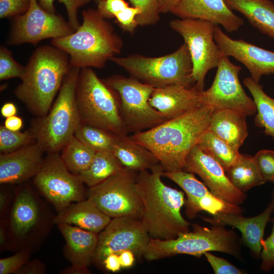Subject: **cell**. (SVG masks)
<instances>
[{
    "instance_id": "cell-9",
    "label": "cell",
    "mask_w": 274,
    "mask_h": 274,
    "mask_svg": "<svg viewBox=\"0 0 274 274\" xmlns=\"http://www.w3.org/2000/svg\"><path fill=\"white\" fill-rule=\"evenodd\" d=\"M110 61L132 77L154 88L174 84L192 88L195 84L190 54L185 43L174 52L160 57L136 54L115 56Z\"/></svg>"
},
{
    "instance_id": "cell-49",
    "label": "cell",
    "mask_w": 274,
    "mask_h": 274,
    "mask_svg": "<svg viewBox=\"0 0 274 274\" xmlns=\"http://www.w3.org/2000/svg\"><path fill=\"white\" fill-rule=\"evenodd\" d=\"M122 268H128L131 267L134 262L135 255L130 250H124L119 254Z\"/></svg>"
},
{
    "instance_id": "cell-4",
    "label": "cell",
    "mask_w": 274,
    "mask_h": 274,
    "mask_svg": "<svg viewBox=\"0 0 274 274\" xmlns=\"http://www.w3.org/2000/svg\"><path fill=\"white\" fill-rule=\"evenodd\" d=\"M71 68L65 52L54 46H40L31 54L15 94L32 113L44 116Z\"/></svg>"
},
{
    "instance_id": "cell-34",
    "label": "cell",
    "mask_w": 274,
    "mask_h": 274,
    "mask_svg": "<svg viewBox=\"0 0 274 274\" xmlns=\"http://www.w3.org/2000/svg\"><path fill=\"white\" fill-rule=\"evenodd\" d=\"M74 135L96 152H112L118 135L108 130L81 123Z\"/></svg>"
},
{
    "instance_id": "cell-17",
    "label": "cell",
    "mask_w": 274,
    "mask_h": 274,
    "mask_svg": "<svg viewBox=\"0 0 274 274\" xmlns=\"http://www.w3.org/2000/svg\"><path fill=\"white\" fill-rule=\"evenodd\" d=\"M183 170L197 174L210 191L222 200L239 206L247 198L231 183L221 165L198 145L189 153Z\"/></svg>"
},
{
    "instance_id": "cell-45",
    "label": "cell",
    "mask_w": 274,
    "mask_h": 274,
    "mask_svg": "<svg viewBox=\"0 0 274 274\" xmlns=\"http://www.w3.org/2000/svg\"><path fill=\"white\" fill-rule=\"evenodd\" d=\"M97 4V10L107 19L114 18L117 13L129 6L124 0H100Z\"/></svg>"
},
{
    "instance_id": "cell-53",
    "label": "cell",
    "mask_w": 274,
    "mask_h": 274,
    "mask_svg": "<svg viewBox=\"0 0 274 274\" xmlns=\"http://www.w3.org/2000/svg\"><path fill=\"white\" fill-rule=\"evenodd\" d=\"M0 249L1 251L5 250L7 239V231L5 219L0 220Z\"/></svg>"
},
{
    "instance_id": "cell-31",
    "label": "cell",
    "mask_w": 274,
    "mask_h": 274,
    "mask_svg": "<svg viewBox=\"0 0 274 274\" xmlns=\"http://www.w3.org/2000/svg\"><path fill=\"white\" fill-rule=\"evenodd\" d=\"M95 153L74 135L62 148L60 156L68 169L78 176L89 167Z\"/></svg>"
},
{
    "instance_id": "cell-10",
    "label": "cell",
    "mask_w": 274,
    "mask_h": 274,
    "mask_svg": "<svg viewBox=\"0 0 274 274\" xmlns=\"http://www.w3.org/2000/svg\"><path fill=\"white\" fill-rule=\"evenodd\" d=\"M104 80L119 95L120 113L128 133L146 130L167 120L149 104L152 86L118 75Z\"/></svg>"
},
{
    "instance_id": "cell-22",
    "label": "cell",
    "mask_w": 274,
    "mask_h": 274,
    "mask_svg": "<svg viewBox=\"0 0 274 274\" xmlns=\"http://www.w3.org/2000/svg\"><path fill=\"white\" fill-rule=\"evenodd\" d=\"M201 91L195 86L187 88L178 84L155 88L149 104L168 120L204 106L201 98Z\"/></svg>"
},
{
    "instance_id": "cell-55",
    "label": "cell",
    "mask_w": 274,
    "mask_h": 274,
    "mask_svg": "<svg viewBox=\"0 0 274 274\" xmlns=\"http://www.w3.org/2000/svg\"><path fill=\"white\" fill-rule=\"evenodd\" d=\"M96 1V3H97L98 1H100V0H95Z\"/></svg>"
},
{
    "instance_id": "cell-52",
    "label": "cell",
    "mask_w": 274,
    "mask_h": 274,
    "mask_svg": "<svg viewBox=\"0 0 274 274\" xmlns=\"http://www.w3.org/2000/svg\"><path fill=\"white\" fill-rule=\"evenodd\" d=\"M17 112L16 106L11 102L4 104L1 109L2 116L6 118L16 115Z\"/></svg>"
},
{
    "instance_id": "cell-50",
    "label": "cell",
    "mask_w": 274,
    "mask_h": 274,
    "mask_svg": "<svg viewBox=\"0 0 274 274\" xmlns=\"http://www.w3.org/2000/svg\"><path fill=\"white\" fill-rule=\"evenodd\" d=\"M4 126L9 130L18 131L23 126V120L16 115L11 116L6 118Z\"/></svg>"
},
{
    "instance_id": "cell-51",
    "label": "cell",
    "mask_w": 274,
    "mask_h": 274,
    "mask_svg": "<svg viewBox=\"0 0 274 274\" xmlns=\"http://www.w3.org/2000/svg\"><path fill=\"white\" fill-rule=\"evenodd\" d=\"M181 0H157L159 12L166 13L172 12Z\"/></svg>"
},
{
    "instance_id": "cell-3",
    "label": "cell",
    "mask_w": 274,
    "mask_h": 274,
    "mask_svg": "<svg viewBox=\"0 0 274 274\" xmlns=\"http://www.w3.org/2000/svg\"><path fill=\"white\" fill-rule=\"evenodd\" d=\"M82 15V23L77 29L52 39L51 43L68 55L72 67L102 68L121 52L123 41L97 10L88 9Z\"/></svg>"
},
{
    "instance_id": "cell-27",
    "label": "cell",
    "mask_w": 274,
    "mask_h": 274,
    "mask_svg": "<svg viewBox=\"0 0 274 274\" xmlns=\"http://www.w3.org/2000/svg\"><path fill=\"white\" fill-rule=\"evenodd\" d=\"M262 33L274 39V3L270 0H224Z\"/></svg>"
},
{
    "instance_id": "cell-48",
    "label": "cell",
    "mask_w": 274,
    "mask_h": 274,
    "mask_svg": "<svg viewBox=\"0 0 274 274\" xmlns=\"http://www.w3.org/2000/svg\"><path fill=\"white\" fill-rule=\"evenodd\" d=\"M103 267L113 272L119 271L122 268L119 255L111 254L108 255L103 262Z\"/></svg>"
},
{
    "instance_id": "cell-7",
    "label": "cell",
    "mask_w": 274,
    "mask_h": 274,
    "mask_svg": "<svg viewBox=\"0 0 274 274\" xmlns=\"http://www.w3.org/2000/svg\"><path fill=\"white\" fill-rule=\"evenodd\" d=\"M80 71L72 67L48 113L33 125L36 142L48 153L62 149L81 123L76 94Z\"/></svg>"
},
{
    "instance_id": "cell-13",
    "label": "cell",
    "mask_w": 274,
    "mask_h": 274,
    "mask_svg": "<svg viewBox=\"0 0 274 274\" xmlns=\"http://www.w3.org/2000/svg\"><path fill=\"white\" fill-rule=\"evenodd\" d=\"M33 183L57 213L87 198L85 184L67 168L57 153H48Z\"/></svg>"
},
{
    "instance_id": "cell-18",
    "label": "cell",
    "mask_w": 274,
    "mask_h": 274,
    "mask_svg": "<svg viewBox=\"0 0 274 274\" xmlns=\"http://www.w3.org/2000/svg\"><path fill=\"white\" fill-rule=\"evenodd\" d=\"M214 39L224 56H231L243 64L251 78L259 82L264 75L274 74V52L242 39H233L216 25Z\"/></svg>"
},
{
    "instance_id": "cell-14",
    "label": "cell",
    "mask_w": 274,
    "mask_h": 274,
    "mask_svg": "<svg viewBox=\"0 0 274 274\" xmlns=\"http://www.w3.org/2000/svg\"><path fill=\"white\" fill-rule=\"evenodd\" d=\"M241 70L229 57L223 56L211 86L201 92L203 105L210 106L214 111L232 110L247 116L255 115L257 110L253 99L246 94L239 81Z\"/></svg>"
},
{
    "instance_id": "cell-16",
    "label": "cell",
    "mask_w": 274,
    "mask_h": 274,
    "mask_svg": "<svg viewBox=\"0 0 274 274\" xmlns=\"http://www.w3.org/2000/svg\"><path fill=\"white\" fill-rule=\"evenodd\" d=\"M74 31L61 15L46 11L38 0H30L27 10L14 18L8 43L36 45L43 40L63 37Z\"/></svg>"
},
{
    "instance_id": "cell-5",
    "label": "cell",
    "mask_w": 274,
    "mask_h": 274,
    "mask_svg": "<svg viewBox=\"0 0 274 274\" xmlns=\"http://www.w3.org/2000/svg\"><path fill=\"white\" fill-rule=\"evenodd\" d=\"M55 215L28 185L14 191L11 207L6 217L7 239L5 250L34 252L48 236Z\"/></svg>"
},
{
    "instance_id": "cell-41",
    "label": "cell",
    "mask_w": 274,
    "mask_h": 274,
    "mask_svg": "<svg viewBox=\"0 0 274 274\" xmlns=\"http://www.w3.org/2000/svg\"><path fill=\"white\" fill-rule=\"evenodd\" d=\"M31 253L19 251L10 257L0 259V274H16L31 257Z\"/></svg>"
},
{
    "instance_id": "cell-30",
    "label": "cell",
    "mask_w": 274,
    "mask_h": 274,
    "mask_svg": "<svg viewBox=\"0 0 274 274\" xmlns=\"http://www.w3.org/2000/svg\"><path fill=\"white\" fill-rule=\"evenodd\" d=\"M124 167L110 151L96 152L89 167L78 176L88 187L97 185Z\"/></svg>"
},
{
    "instance_id": "cell-8",
    "label": "cell",
    "mask_w": 274,
    "mask_h": 274,
    "mask_svg": "<svg viewBox=\"0 0 274 274\" xmlns=\"http://www.w3.org/2000/svg\"><path fill=\"white\" fill-rule=\"evenodd\" d=\"M76 94L81 123L118 135L127 134L120 113L118 93L91 67L80 69Z\"/></svg>"
},
{
    "instance_id": "cell-6",
    "label": "cell",
    "mask_w": 274,
    "mask_h": 274,
    "mask_svg": "<svg viewBox=\"0 0 274 274\" xmlns=\"http://www.w3.org/2000/svg\"><path fill=\"white\" fill-rule=\"evenodd\" d=\"M193 230L180 234L176 238L161 239L150 238L144 257L148 261L187 254L199 257L208 252L230 254L242 260L241 241L235 232L224 226L211 228L193 224Z\"/></svg>"
},
{
    "instance_id": "cell-44",
    "label": "cell",
    "mask_w": 274,
    "mask_h": 274,
    "mask_svg": "<svg viewBox=\"0 0 274 274\" xmlns=\"http://www.w3.org/2000/svg\"><path fill=\"white\" fill-rule=\"evenodd\" d=\"M216 274H242L244 271L223 258L217 257L210 252L204 254Z\"/></svg>"
},
{
    "instance_id": "cell-40",
    "label": "cell",
    "mask_w": 274,
    "mask_h": 274,
    "mask_svg": "<svg viewBox=\"0 0 274 274\" xmlns=\"http://www.w3.org/2000/svg\"><path fill=\"white\" fill-rule=\"evenodd\" d=\"M141 12L138 7L128 6L117 13L114 18L123 31L132 34L139 26L136 17Z\"/></svg>"
},
{
    "instance_id": "cell-12",
    "label": "cell",
    "mask_w": 274,
    "mask_h": 274,
    "mask_svg": "<svg viewBox=\"0 0 274 274\" xmlns=\"http://www.w3.org/2000/svg\"><path fill=\"white\" fill-rule=\"evenodd\" d=\"M137 175L124 167L100 184L89 187L87 198L111 218H141L143 204L136 188Z\"/></svg>"
},
{
    "instance_id": "cell-46",
    "label": "cell",
    "mask_w": 274,
    "mask_h": 274,
    "mask_svg": "<svg viewBox=\"0 0 274 274\" xmlns=\"http://www.w3.org/2000/svg\"><path fill=\"white\" fill-rule=\"evenodd\" d=\"M46 272V266L39 259L27 261L16 274H44Z\"/></svg>"
},
{
    "instance_id": "cell-21",
    "label": "cell",
    "mask_w": 274,
    "mask_h": 274,
    "mask_svg": "<svg viewBox=\"0 0 274 274\" xmlns=\"http://www.w3.org/2000/svg\"><path fill=\"white\" fill-rule=\"evenodd\" d=\"M45 151L37 143L0 155L1 184L23 183L33 178L40 170Z\"/></svg>"
},
{
    "instance_id": "cell-20",
    "label": "cell",
    "mask_w": 274,
    "mask_h": 274,
    "mask_svg": "<svg viewBox=\"0 0 274 274\" xmlns=\"http://www.w3.org/2000/svg\"><path fill=\"white\" fill-rule=\"evenodd\" d=\"M273 211L274 201L271 200L267 208L255 217H245L241 214L218 213L210 218H201L212 225H230L238 229L242 233V244L249 249L254 258L259 259L264 229L267 222L270 221V216Z\"/></svg>"
},
{
    "instance_id": "cell-32",
    "label": "cell",
    "mask_w": 274,
    "mask_h": 274,
    "mask_svg": "<svg viewBox=\"0 0 274 274\" xmlns=\"http://www.w3.org/2000/svg\"><path fill=\"white\" fill-rule=\"evenodd\" d=\"M197 145L223 167L226 172L238 160L239 151L234 149L225 142L209 130L201 136Z\"/></svg>"
},
{
    "instance_id": "cell-36",
    "label": "cell",
    "mask_w": 274,
    "mask_h": 274,
    "mask_svg": "<svg viewBox=\"0 0 274 274\" xmlns=\"http://www.w3.org/2000/svg\"><path fill=\"white\" fill-rule=\"evenodd\" d=\"M25 66L17 62L13 57L12 52L4 46L0 48V80L12 78L22 79Z\"/></svg>"
},
{
    "instance_id": "cell-29",
    "label": "cell",
    "mask_w": 274,
    "mask_h": 274,
    "mask_svg": "<svg viewBox=\"0 0 274 274\" xmlns=\"http://www.w3.org/2000/svg\"><path fill=\"white\" fill-rule=\"evenodd\" d=\"M225 173L231 183L243 193L265 183L260 176L253 156L248 154H241L237 161Z\"/></svg>"
},
{
    "instance_id": "cell-19",
    "label": "cell",
    "mask_w": 274,
    "mask_h": 274,
    "mask_svg": "<svg viewBox=\"0 0 274 274\" xmlns=\"http://www.w3.org/2000/svg\"><path fill=\"white\" fill-rule=\"evenodd\" d=\"M65 242L64 257L71 265L61 271L63 274L91 273L88 266L92 263L98 243V234L67 224H57Z\"/></svg>"
},
{
    "instance_id": "cell-11",
    "label": "cell",
    "mask_w": 274,
    "mask_h": 274,
    "mask_svg": "<svg viewBox=\"0 0 274 274\" xmlns=\"http://www.w3.org/2000/svg\"><path fill=\"white\" fill-rule=\"evenodd\" d=\"M170 27L180 35L190 54L195 87L204 90L208 72L217 67L224 56L214 39L216 24L209 21L190 18L170 21Z\"/></svg>"
},
{
    "instance_id": "cell-28",
    "label": "cell",
    "mask_w": 274,
    "mask_h": 274,
    "mask_svg": "<svg viewBox=\"0 0 274 274\" xmlns=\"http://www.w3.org/2000/svg\"><path fill=\"white\" fill-rule=\"evenodd\" d=\"M243 82L256 106L255 125L262 129L264 134L274 141V98L266 94L260 83L251 77L244 79Z\"/></svg>"
},
{
    "instance_id": "cell-25",
    "label": "cell",
    "mask_w": 274,
    "mask_h": 274,
    "mask_svg": "<svg viewBox=\"0 0 274 274\" xmlns=\"http://www.w3.org/2000/svg\"><path fill=\"white\" fill-rule=\"evenodd\" d=\"M247 117L242 113L232 110L214 111L209 130L239 151L248 136Z\"/></svg>"
},
{
    "instance_id": "cell-15",
    "label": "cell",
    "mask_w": 274,
    "mask_h": 274,
    "mask_svg": "<svg viewBox=\"0 0 274 274\" xmlns=\"http://www.w3.org/2000/svg\"><path fill=\"white\" fill-rule=\"evenodd\" d=\"M150 237L140 218L125 216L112 218L98 233V243L92 263L103 267L105 259L111 254L130 250L135 256H144Z\"/></svg>"
},
{
    "instance_id": "cell-43",
    "label": "cell",
    "mask_w": 274,
    "mask_h": 274,
    "mask_svg": "<svg viewBox=\"0 0 274 274\" xmlns=\"http://www.w3.org/2000/svg\"><path fill=\"white\" fill-rule=\"evenodd\" d=\"M30 0H0V18L16 17L28 9Z\"/></svg>"
},
{
    "instance_id": "cell-26",
    "label": "cell",
    "mask_w": 274,
    "mask_h": 274,
    "mask_svg": "<svg viewBox=\"0 0 274 274\" xmlns=\"http://www.w3.org/2000/svg\"><path fill=\"white\" fill-rule=\"evenodd\" d=\"M112 152L124 168L135 172L149 170L160 163L150 150L131 136L118 135Z\"/></svg>"
},
{
    "instance_id": "cell-37",
    "label": "cell",
    "mask_w": 274,
    "mask_h": 274,
    "mask_svg": "<svg viewBox=\"0 0 274 274\" xmlns=\"http://www.w3.org/2000/svg\"><path fill=\"white\" fill-rule=\"evenodd\" d=\"M132 6L138 7L141 13L136 17L139 26H145L156 24L160 19L157 0H128Z\"/></svg>"
},
{
    "instance_id": "cell-33",
    "label": "cell",
    "mask_w": 274,
    "mask_h": 274,
    "mask_svg": "<svg viewBox=\"0 0 274 274\" xmlns=\"http://www.w3.org/2000/svg\"><path fill=\"white\" fill-rule=\"evenodd\" d=\"M185 213L188 218H194L200 211H205L211 215L218 213L241 214L243 210L238 206L222 200L212 193L209 195L191 200H185Z\"/></svg>"
},
{
    "instance_id": "cell-54",
    "label": "cell",
    "mask_w": 274,
    "mask_h": 274,
    "mask_svg": "<svg viewBox=\"0 0 274 274\" xmlns=\"http://www.w3.org/2000/svg\"><path fill=\"white\" fill-rule=\"evenodd\" d=\"M271 197H272V199H271V200H272L273 201H274V188H273V191H272V192Z\"/></svg>"
},
{
    "instance_id": "cell-23",
    "label": "cell",
    "mask_w": 274,
    "mask_h": 274,
    "mask_svg": "<svg viewBox=\"0 0 274 274\" xmlns=\"http://www.w3.org/2000/svg\"><path fill=\"white\" fill-rule=\"evenodd\" d=\"M172 13L182 19H200L221 25L229 32L237 30L244 24L243 19L224 0H181Z\"/></svg>"
},
{
    "instance_id": "cell-42",
    "label": "cell",
    "mask_w": 274,
    "mask_h": 274,
    "mask_svg": "<svg viewBox=\"0 0 274 274\" xmlns=\"http://www.w3.org/2000/svg\"><path fill=\"white\" fill-rule=\"evenodd\" d=\"M270 221L272 225L271 233L269 237L261 242L260 268L264 271H269L274 267V217L270 219Z\"/></svg>"
},
{
    "instance_id": "cell-38",
    "label": "cell",
    "mask_w": 274,
    "mask_h": 274,
    "mask_svg": "<svg viewBox=\"0 0 274 274\" xmlns=\"http://www.w3.org/2000/svg\"><path fill=\"white\" fill-rule=\"evenodd\" d=\"M56 0H38L41 7L46 11L55 13L54 2ZM64 5L68 16V21L76 30L80 26L78 20L77 12L79 8L89 3L91 0H57Z\"/></svg>"
},
{
    "instance_id": "cell-35",
    "label": "cell",
    "mask_w": 274,
    "mask_h": 274,
    "mask_svg": "<svg viewBox=\"0 0 274 274\" xmlns=\"http://www.w3.org/2000/svg\"><path fill=\"white\" fill-rule=\"evenodd\" d=\"M36 142V136L31 129L24 132L14 131L7 129L4 125L0 126L1 153L12 152Z\"/></svg>"
},
{
    "instance_id": "cell-24",
    "label": "cell",
    "mask_w": 274,
    "mask_h": 274,
    "mask_svg": "<svg viewBox=\"0 0 274 274\" xmlns=\"http://www.w3.org/2000/svg\"><path fill=\"white\" fill-rule=\"evenodd\" d=\"M57 213L54 219V224L72 225L97 234L112 219L88 198L72 203Z\"/></svg>"
},
{
    "instance_id": "cell-39",
    "label": "cell",
    "mask_w": 274,
    "mask_h": 274,
    "mask_svg": "<svg viewBox=\"0 0 274 274\" xmlns=\"http://www.w3.org/2000/svg\"><path fill=\"white\" fill-rule=\"evenodd\" d=\"M253 158L264 182L270 181L274 184V151L261 150L253 156Z\"/></svg>"
},
{
    "instance_id": "cell-47",
    "label": "cell",
    "mask_w": 274,
    "mask_h": 274,
    "mask_svg": "<svg viewBox=\"0 0 274 274\" xmlns=\"http://www.w3.org/2000/svg\"><path fill=\"white\" fill-rule=\"evenodd\" d=\"M14 197V191L3 188L0 191V220L6 218L11 207Z\"/></svg>"
},
{
    "instance_id": "cell-1",
    "label": "cell",
    "mask_w": 274,
    "mask_h": 274,
    "mask_svg": "<svg viewBox=\"0 0 274 274\" xmlns=\"http://www.w3.org/2000/svg\"><path fill=\"white\" fill-rule=\"evenodd\" d=\"M214 111L204 106L131 136L155 156L164 172L183 170L189 153L209 130Z\"/></svg>"
},
{
    "instance_id": "cell-2",
    "label": "cell",
    "mask_w": 274,
    "mask_h": 274,
    "mask_svg": "<svg viewBox=\"0 0 274 274\" xmlns=\"http://www.w3.org/2000/svg\"><path fill=\"white\" fill-rule=\"evenodd\" d=\"M163 172L160 163L140 172L136 185L143 204L140 219L150 238L170 239L190 231L191 224L181 213L185 203L184 192L163 182Z\"/></svg>"
}]
</instances>
